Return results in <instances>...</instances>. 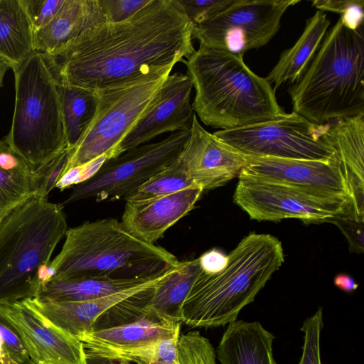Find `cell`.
Wrapping results in <instances>:
<instances>
[{
    "instance_id": "obj_28",
    "label": "cell",
    "mask_w": 364,
    "mask_h": 364,
    "mask_svg": "<svg viewBox=\"0 0 364 364\" xmlns=\"http://www.w3.org/2000/svg\"><path fill=\"white\" fill-rule=\"evenodd\" d=\"M67 146L74 149L90 127L96 112L94 91L58 83Z\"/></svg>"
},
{
    "instance_id": "obj_6",
    "label": "cell",
    "mask_w": 364,
    "mask_h": 364,
    "mask_svg": "<svg viewBox=\"0 0 364 364\" xmlns=\"http://www.w3.org/2000/svg\"><path fill=\"white\" fill-rule=\"evenodd\" d=\"M63 207L33 195L0 220V303L36 296L68 229Z\"/></svg>"
},
{
    "instance_id": "obj_1",
    "label": "cell",
    "mask_w": 364,
    "mask_h": 364,
    "mask_svg": "<svg viewBox=\"0 0 364 364\" xmlns=\"http://www.w3.org/2000/svg\"><path fill=\"white\" fill-rule=\"evenodd\" d=\"M193 29L171 0H151L126 21L98 24L43 54L58 84L97 91L184 63L196 50Z\"/></svg>"
},
{
    "instance_id": "obj_7",
    "label": "cell",
    "mask_w": 364,
    "mask_h": 364,
    "mask_svg": "<svg viewBox=\"0 0 364 364\" xmlns=\"http://www.w3.org/2000/svg\"><path fill=\"white\" fill-rule=\"evenodd\" d=\"M14 73V110L4 139L35 171L68 147L58 82L36 51Z\"/></svg>"
},
{
    "instance_id": "obj_12",
    "label": "cell",
    "mask_w": 364,
    "mask_h": 364,
    "mask_svg": "<svg viewBox=\"0 0 364 364\" xmlns=\"http://www.w3.org/2000/svg\"><path fill=\"white\" fill-rule=\"evenodd\" d=\"M233 200L251 219L258 221L294 218L318 224L328 223L336 215H352L347 198L248 178H239Z\"/></svg>"
},
{
    "instance_id": "obj_15",
    "label": "cell",
    "mask_w": 364,
    "mask_h": 364,
    "mask_svg": "<svg viewBox=\"0 0 364 364\" xmlns=\"http://www.w3.org/2000/svg\"><path fill=\"white\" fill-rule=\"evenodd\" d=\"M193 84L187 75H169L154 102L114 150V158L166 132L190 129L194 115Z\"/></svg>"
},
{
    "instance_id": "obj_35",
    "label": "cell",
    "mask_w": 364,
    "mask_h": 364,
    "mask_svg": "<svg viewBox=\"0 0 364 364\" xmlns=\"http://www.w3.org/2000/svg\"><path fill=\"white\" fill-rule=\"evenodd\" d=\"M323 327L322 308L307 318L301 331L304 332L303 353L299 364H321L320 336Z\"/></svg>"
},
{
    "instance_id": "obj_41",
    "label": "cell",
    "mask_w": 364,
    "mask_h": 364,
    "mask_svg": "<svg viewBox=\"0 0 364 364\" xmlns=\"http://www.w3.org/2000/svg\"><path fill=\"white\" fill-rule=\"evenodd\" d=\"M0 336L3 341L4 349L16 356H28L18 331L1 311Z\"/></svg>"
},
{
    "instance_id": "obj_29",
    "label": "cell",
    "mask_w": 364,
    "mask_h": 364,
    "mask_svg": "<svg viewBox=\"0 0 364 364\" xmlns=\"http://www.w3.org/2000/svg\"><path fill=\"white\" fill-rule=\"evenodd\" d=\"M169 271L156 281L106 310L95 320L90 331L125 325L148 315L151 312L150 305L156 288Z\"/></svg>"
},
{
    "instance_id": "obj_11",
    "label": "cell",
    "mask_w": 364,
    "mask_h": 364,
    "mask_svg": "<svg viewBox=\"0 0 364 364\" xmlns=\"http://www.w3.org/2000/svg\"><path fill=\"white\" fill-rule=\"evenodd\" d=\"M300 0H235L210 19L194 26L200 46L244 56L267 45L278 32L282 16Z\"/></svg>"
},
{
    "instance_id": "obj_18",
    "label": "cell",
    "mask_w": 364,
    "mask_h": 364,
    "mask_svg": "<svg viewBox=\"0 0 364 364\" xmlns=\"http://www.w3.org/2000/svg\"><path fill=\"white\" fill-rule=\"evenodd\" d=\"M325 136L341 163L349 191L352 215L364 220V114L328 123Z\"/></svg>"
},
{
    "instance_id": "obj_36",
    "label": "cell",
    "mask_w": 364,
    "mask_h": 364,
    "mask_svg": "<svg viewBox=\"0 0 364 364\" xmlns=\"http://www.w3.org/2000/svg\"><path fill=\"white\" fill-rule=\"evenodd\" d=\"M191 21L193 26L213 18L235 0H171Z\"/></svg>"
},
{
    "instance_id": "obj_13",
    "label": "cell",
    "mask_w": 364,
    "mask_h": 364,
    "mask_svg": "<svg viewBox=\"0 0 364 364\" xmlns=\"http://www.w3.org/2000/svg\"><path fill=\"white\" fill-rule=\"evenodd\" d=\"M247 159V164L238 178L261 180L316 193L347 198L350 201L338 157L328 161L273 157Z\"/></svg>"
},
{
    "instance_id": "obj_27",
    "label": "cell",
    "mask_w": 364,
    "mask_h": 364,
    "mask_svg": "<svg viewBox=\"0 0 364 364\" xmlns=\"http://www.w3.org/2000/svg\"><path fill=\"white\" fill-rule=\"evenodd\" d=\"M200 271L198 258L180 262L157 285L150 310L163 319L182 323V304Z\"/></svg>"
},
{
    "instance_id": "obj_44",
    "label": "cell",
    "mask_w": 364,
    "mask_h": 364,
    "mask_svg": "<svg viewBox=\"0 0 364 364\" xmlns=\"http://www.w3.org/2000/svg\"><path fill=\"white\" fill-rule=\"evenodd\" d=\"M333 282L336 287L346 292H352L358 287V284L355 282L354 279L346 274L336 275Z\"/></svg>"
},
{
    "instance_id": "obj_20",
    "label": "cell",
    "mask_w": 364,
    "mask_h": 364,
    "mask_svg": "<svg viewBox=\"0 0 364 364\" xmlns=\"http://www.w3.org/2000/svg\"><path fill=\"white\" fill-rule=\"evenodd\" d=\"M181 323L163 319L151 311L148 315L134 322L89 331L78 339L82 343L85 350L90 353L127 349L179 336Z\"/></svg>"
},
{
    "instance_id": "obj_3",
    "label": "cell",
    "mask_w": 364,
    "mask_h": 364,
    "mask_svg": "<svg viewBox=\"0 0 364 364\" xmlns=\"http://www.w3.org/2000/svg\"><path fill=\"white\" fill-rule=\"evenodd\" d=\"M60 252L48 265L46 281L84 277L154 279L180 262L164 248L131 234L115 218L85 222L68 228Z\"/></svg>"
},
{
    "instance_id": "obj_45",
    "label": "cell",
    "mask_w": 364,
    "mask_h": 364,
    "mask_svg": "<svg viewBox=\"0 0 364 364\" xmlns=\"http://www.w3.org/2000/svg\"><path fill=\"white\" fill-rule=\"evenodd\" d=\"M1 364H36L28 356H16L3 348L1 356Z\"/></svg>"
},
{
    "instance_id": "obj_34",
    "label": "cell",
    "mask_w": 364,
    "mask_h": 364,
    "mask_svg": "<svg viewBox=\"0 0 364 364\" xmlns=\"http://www.w3.org/2000/svg\"><path fill=\"white\" fill-rule=\"evenodd\" d=\"M311 3L318 10L340 14L339 19L342 23L351 30L363 28V0H314Z\"/></svg>"
},
{
    "instance_id": "obj_33",
    "label": "cell",
    "mask_w": 364,
    "mask_h": 364,
    "mask_svg": "<svg viewBox=\"0 0 364 364\" xmlns=\"http://www.w3.org/2000/svg\"><path fill=\"white\" fill-rule=\"evenodd\" d=\"M72 150L68 147L65 148L50 161L34 171V196L48 199L49 193L65 173Z\"/></svg>"
},
{
    "instance_id": "obj_10",
    "label": "cell",
    "mask_w": 364,
    "mask_h": 364,
    "mask_svg": "<svg viewBox=\"0 0 364 364\" xmlns=\"http://www.w3.org/2000/svg\"><path fill=\"white\" fill-rule=\"evenodd\" d=\"M189 135L190 129L173 132L160 141L140 145L107 160L92 176L74 186L62 205L89 198L124 199L176 161Z\"/></svg>"
},
{
    "instance_id": "obj_42",
    "label": "cell",
    "mask_w": 364,
    "mask_h": 364,
    "mask_svg": "<svg viewBox=\"0 0 364 364\" xmlns=\"http://www.w3.org/2000/svg\"><path fill=\"white\" fill-rule=\"evenodd\" d=\"M201 271L213 274L223 270L228 263V256L218 249L213 248L198 257Z\"/></svg>"
},
{
    "instance_id": "obj_14",
    "label": "cell",
    "mask_w": 364,
    "mask_h": 364,
    "mask_svg": "<svg viewBox=\"0 0 364 364\" xmlns=\"http://www.w3.org/2000/svg\"><path fill=\"white\" fill-rule=\"evenodd\" d=\"M0 311L18 331L28 357L36 364H85L82 343L23 301L0 303Z\"/></svg>"
},
{
    "instance_id": "obj_26",
    "label": "cell",
    "mask_w": 364,
    "mask_h": 364,
    "mask_svg": "<svg viewBox=\"0 0 364 364\" xmlns=\"http://www.w3.org/2000/svg\"><path fill=\"white\" fill-rule=\"evenodd\" d=\"M34 171L0 139V220L34 195Z\"/></svg>"
},
{
    "instance_id": "obj_16",
    "label": "cell",
    "mask_w": 364,
    "mask_h": 364,
    "mask_svg": "<svg viewBox=\"0 0 364 364\" xmlns=\"http://www.w3.org/2000/svg\"><path fill=\"white\" fill-rule=\"evenodd\" d=\"M195 184L203 191L238 177L247 159L208 132L194 114L190 135L178 157Z\"/></svg>"
},
{
    "instance_id": "obj_4",
    "label": "cell",
    "mask_w": 364,
    "mask_h": 364,
    "mask_svg": "<svg viewBox=\"0 0 364 364\" xmlns=\"http://www.w3.org/2000/svg\"><path fill=\"white\" fill-rule=\"evenodd\" d=\"M288 92L292 112L317 124L364 114L363 28L338 18Z\"/></svg>"
},
{
    "instance_id": "obj_37",
    "label": "cell",
    "mask_w": 364,
    "mask_h": 364,
    "mask_svg": "<svg viewBox=\"0 0 364 364\" xmlns=\"http://www.w3.org/2000/svg\"><path fill=\"white\" fill-rule=\"evenodd\" d=\"M65 0H21L36 31L47 26ZM34 33V32H33Z\"/></svg>"
},
{
    "instance_id": "obj_19",
    "label": "cell",
    "mask_w": 364,
    "mask_h": 364,
    "mask_svg": "<svg viewBox=\"0 0 364 364\" xmlns=\"http://www.w3.org/2000/svg\"><path fill=\"white\" fill-rule=\"evenodd\" d=\"M160 277L136 287L91 300L50 301L31 298L22 301L53 324L78 338L91 331L95 320L106 310Z\"/></svg>"
},
{
    "instance_id": "obj_38",
    "label": "cell",
    "mask_w": 364,
    "mask_h": 364,
    "mask_svg": "<svg viewBox=\"0 0 364 364\" xmlns=\"http://www.w3.org/2000/svg\"><path fill=\"white\" fill-rule=\"evenodd\" d=\"M151 0H98L106 22L119 23L134 16Z\"/></svg>"
},
{
    "instance_id": "obj_17",
    "label": "cell",
    "mask_w": 364,
    "mask_h": 364,
    "mask_svg": "<svg viewBox=\"0 0 364 364\" xmlns=\"http://www.w3.org/2000/svg\"><path fill=\"white\" fill-rule=\"evenodd\" d=\"M203 190L193 187L139 202H126L121 223L133 235L154 244L195 206Z\"/></svg>"
},
{
    "instance_id": "obj_43",
    "label": "cell",
    "mask_w": 364,
    "mask_h": 364,
    "mask_svg": "<svg viewBox=\"0 0 364 364\" xmlns=\"http://www.w3.org/2000/svg\"><path fill=\"white\" fill-rule=\"evenodd\" d=\"M127 360L85 352V364H130Z\"/></svg>"
},
{
    "instance_id": "obj_2",
    "label": "cell",
    "mask_w": 364,
    "mask_h": 364,
    "mask_svg": "<svg viewBox=\"0 0 364 364\" xmlns=\"http://www.w3.org/2000/svg\"><path fill=\"white\" fill-rule=\"evenodd\" d=\"M184 63L196 92L193 111L206 126L232 129L286 113L273 86L243 56L199 46Z\"/></svg>"
},
{
    "instance_id": "obj_39",
    "label": "cell",
    "mask_w": 364,
    "mask_h": 364,
    "mask_svg": "<svg viewBox=\"0 0 364 364\" xmlns=\"http://www.w3.org/2000/svg\"><path fill=\"white\" fill-rule=\"evenodd\" d=\"M328 223L336 225L341 230L348 242L351 252H364V220H358L350 215H339L331 218Z\"/></svg>"
},
{
    "instance_id": "obj_25",
    "label": "cell",
    "mask_w": 364,
    "mask_h": 364,
    "mask_svg": "<svg viewBox=\"0 0 364 364\" xmlns=\"http://www.w3.org/2000/svg\"><path fill=\"white\" fill-rule=\"evenodd\" d=\"M33 32L21 0H0V57L13 71L36 52Z\"/></svg>"
},
{
    "instance_id": "obj_24",
    "label": "cell",
    "mask_w": 364,
    "mask_h": 364,
    "mask_svg": "<svg viewBox=\"0 0 364 364\" xmlns=\"http://www.w3.org/2000/svg\"><path fill=\"white\" fill-rule=\"evenodd\" d=\"M159 277L131 279L96 277L50 278L43 283L34 298L50 301L91 300L149 283Z\"/></svg>"
},
{
    "instance_id": "obj_30",
    "label": "cell",
    "mask_w": 364,
    "mask_h": 364,
    "mask_svg": "<svg viewBox=\"0 0 364 364\" xmlns=\"http://www.w3.org/2000/svg\"><path fill=\"white\" fill-rule=\"evenodd\" d=\"M197 186L178 159L154 175L127 196L126 202H139L169 195Z\"/></svg>"
},
{
    "instance_id": "obj_47",
    "label": "cell",
    "mask_w": 364,
    "mask_h": 364,
    "mask_svg": "<svg viewBox=\"0 0 364 364\" xmlns=\"http://www.w3.org/2000/svg\"><path fill=\"white\" fill-rule=\"evenodd\" d=\"M2 350H3V341H2V338L0 336V364H1V353H2Z\"/></svg>"
},
{
    "instance_id": "obj_9",
    "label": "cell",
    "mask_w": 364,
    "mask_h": 364,
    "mask_svg": "<svg viewBox=\"0 0 364 364\" xmlns=\"http://www.w3.org/2000/svg\"><path fill=\"white\" fill-rule=\"evenodd\" d=\"M328 124H315L292 112L213 134L247 158L328 161L338 157L325 136Z\"/></svg>"
},
{
    "instance_id": "obj_32",
    "label": "cell",
    "mask_w": 364,
    "mask_h": 364,
    "mask_svg": "<svg viewBox=\"0 0 364 364\" xmlns=\"http://www.w3.org/2000/svg\"><path fill=\"white\" fill-rule=\"evenodd\" d=\"M176 354L178 364H217L215 348L198 331L180 335Z\"/></svg>"
},
{
    "instance_id": "obj_22",
    "label": "cell",
    "mask_w": 364,
    "mask_h": 364,
    "mask_svg": "<svg viewBox=\"0 0 364 364\" xmlns=\"http://www.w3.org/2000/svg\"><path fill=\"white\" fill-rule=\"evenodd\" d=\"M274 336L258 321L235 320L228 324L216 350L220 364H277Z\"/></svg>"
},
{
    "instance_id": "obj_23",
    "label": "cell",
    "mask_w": 364,
    "mask_h": 364,
    "mask_svg": "<svg viewBox=\"0 0 364 364\" xmlns=\"http://www.w3.org/2000/svg\"><path fill=\"white\" fill-rule=\"evenodd\" d=\"M331 24L327 14L318 10L306 21L299 38L279 56L277 64L265 77L274 89L294 82L304 73L322 43Z\"/></svg>"
},
{
    "instance_id": "obj_40",
    "label": "cell",
    "mask_w": 364,
    "mask_h": 364,
    "mask_svg": "<svg viewBox=\"0 0 364 364\" xmlns=\"http://www.w3.org/2000/svg\"><path fill=\"white\" fill-rule=\"evenodd\" d=\"M109 159H112L110 156L104 155L84 165L70 168L57 183L55 188L64 190L87 180Z\"/></svg>"
},
{
    "instance_id": "obj_21",
    "label": "cell",
    "mask_w": 364,
    "mask_h": 364,
    "mask_svg": "<svg viewBox=\"0 0 364 364\" xmlns=\"http://www.w3.org/2000/svg\"><path fill=\"white\" fill-rule=\"evenodd\" d=\"M104 22L98 0H65L53 20L34 31V49L43 54L52 53Z\"/></svg>"
},
{
    "instance_id": "obj_31",
    "label": "cell",
    "mask_w": 364,
    "mask_h": 364,
    "mask_svg": "<svg viewBox=\"0 0 364 364\" xmlns=\"http://www.w3.org/2000/svg\"><path fill=\"white\" fill-rule=\"evenodd\" d=\"M179 336L158 340L135 348L99 353L85 352L118 358L136 364H154L160 361H176L177 343Z\"/></svg>"
},
{
    "instance_id": "obj_5",
    "label": "cell",
    "mask_w": 364,
    "mask_h": 364,
    "mask_svg": "<svg viewBox=\"0 0 364 364\" xmlns=\"http://www.w3.org/2000/svg\"><path fill=\"white\" fill-rule=\"evenodd\" d=\"M221 272L200 271L181 309L191 328L225 326L237 320L284 262L281 242L269 234L251 232L228 255Z\"/></svg>"
},
{
    "instance_id": "obj_46",
    "label": "cell",
    "mask_w": 364,
    "mask_h": 364,
    "mask_svg": "<svg viewBox=\"0 0 364 364\" xmlns=\"http://www.w3.org/2000/svg\"><path fill=\"white\" fill-rule=\"evenodd\" d=\"M9 69V64L0 57V88L3 87L4 76Z\"/></svg>"
},
{
    "instance_id": "obj_8",
    "label": "cell",
    "mask_w": 364,
    "mask_h": 364,
    "mask_svg": "<svg viewBox=\"0 0 364 364\" xmlns=\"http://www.w3.org/2000/svg\"><path fill=\"white\" fill-rule=\"evenodd\" d=\"M174 65L94 91L97 99L95 117L73 149L65 172L104 155L114 158L116 147L154 102Z\"/></svg>"
}]
</instances>
